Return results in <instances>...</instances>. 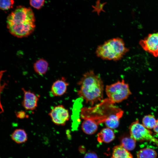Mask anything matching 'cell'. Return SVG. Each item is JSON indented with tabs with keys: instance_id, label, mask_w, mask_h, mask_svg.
Returning a JSON list of instances; mask_svg holds the SVG:
<instances>
[{
	"instance_id": "14",
	"label": "cell",
	"mask_w": 158,
	"mask_h": 158,
	"mask_svg": "<svg viewBox=\"0 0 158 158\" xmlns=\"http://www.w3.org/2000/svg\"><path fill=\"white\" fill-rule=\"evenodd\" d=\"M12 139L18 144H21L25 142L27 140V134L23 129H17L15 130L11 135Z\"/></svg>"
},
{
	"instance_id": "2",
	"label": "cell",
	"mask_w": 158,
	"mask_h": 158,
	"mask_svg": "<svg viewBox=\"0 0 158 158\" xmlns=\"http://www.w3.org/2000/svg\"><path fill=\"white\" fill-rule=\"evenodd\" d=\"M80 86L77 95L92 106L102 99L104 86L99 74L90 70L83 74L78 83Z\"/></svg>"
},
{
	"instance_id": "18",
	"label": "cell",
	"mask_w": 158,
	"mask_h": 158,
	"mask_svg": "<svg viewBox=\"0 0 158 158\" xmlns=\"http://www.w3.org/2000/svg\"><path fill=\"white\" fill-rule=\"evenodd\" d=\"M156 122L157 120L154 116L151 114L145 116L142 120V124L148 129H153Z\"/></svg>"
},
{
	"instance_id": "10",
	"label": "cell",
	"mask_w": 158,
	"mask_h": 158,
	"mask_svg": "<svg viewBox=\"0 0 158 158\" xmlns=\"http://www.w3.org/2000/svg\"><path fill=\"white\" fill-rule=\"evenodd\" d=\"M115 138V135L112 129L106 127L103 128L98 133L97 139L100 143H109Z\"/></svg>"
},
{
	"instance_id": "24",
	"label": "cell",
	"mask_w": 158,
	"mask_h": 158,
	"mask_svg": "<svg viewBox=\"0 0 158 158\" xmlns=\"http://www.w3.org/2000/svg\"><path fill=\"white\" fill-rule=\"evenodd\" d=\"M153 129L155 133L158 134V118L157 120L156 125Z\"/></svg>"
},
{
	"instance_id": "16",
	"label": "cell",
	"mask_w": 158,
	"mask_h": 158,
	"mask_svg": "<svg viewBox=\"0 0 158 158\" xmlns=\"http://www.w3.org/2000/svg\"><path fill=\"white\" fill-rule=\"evenodd\" d=\"M136 141L130 135H124L120 139L121 145L126 150H132L136 146Z\"/></svg>"
},
{
	"instance_id": "3",
	"label": "cell",
	"mask_w": 158,
	"mask_h": 158,
	"mask_svg": "<svg viewBox=\"0 0 158 158\" xmlns=\"http://www.w3.org/2000/svg\"><path fill=\"white\" fill-rule=\"evenodd\" d=\"M128 51L123 40L117 37L99 45L95 53L98 57L103 60L117 61L121 59Z\"/></svg>"
},
{
	"instance_id": "1",
	"label": "cell",
	"mask_w": 158,
	"mask_h": 158,
	"mask_svg": "<svg viewBox=\"0 0 158 158\" xmlns=\"http://www.w3.org/2000/svg\"><path fill=\"white\" fill-rule=\"evenodd\" d=\"M7 27L12 35L18 38L28 36L35 27V18L31 8L19 6L8 16Z\"/></svg>"
},
{
	"instance_id": "7",
	"label": "cell",
	"mask_w": 158,
	"mask_h": 158,
	"mask_svg": "<svg viewBox=\"0 0 158 158\" xmlns=\"http://www.w3.org/2000/svg\"><path fill=\"white\" fill-rule=\"evenodd\" d=\"M142 49L154 56H158V32L149 34L139 42Z\"/></svg>"
},
{
	"instance_id": "9",
	"label": "cell",
	"mask_w": 158,
	"mask_h": 158,
	"mask_svg": "<svg viewBox=\"0 0 158 158\" xmlns=\"http://www.w3.org/2000/svg\"><path fill=\"white\" fill-rule=\"evenodd\" d=\"M68 83L65 78L62 77L55 81L52 84L50 94L52 96H61L66 92Z\"/></svg>"
},
{
	"instance_id": "19",
	"label": "cell",
	"mask_w": 158,
	"mask_h": 158,
	"mask_svg": "<svg viewBox=\"0 0 158 158\" xmlns=\"http://www.w3.org/2000/svg\"><path fill=\"white\" fill-rule=\"evenodd\" d=\"M14 4L13 0H0V8L3 10H8L13 8Z\"/></svg>"
},
{
	"instance_id": "6",
	"label": "cell",
	"mask_w": 158,
	"mask_h": 158,
	"mask_svg": "<svg viewBox=\"0 0 158 158\" xmlns=\"http://www.w3.org/2000/svg\"><path fill=\"white\" fill-rule=\"evenodd\" d=\"M49 115L52 122L58 126L64 125L70 117L68 110L61 104L53 107Z\"/></svg>"
},
{
	"instance_id": "12",
	"label": "cell",
	"mask_w": 158,
	"mask_h": 158,
	"mask_svg": "<svg viewBox=\"0 0 158 158\" xmlns=\"http://www.w3.org/2000/svg\"><path fill=\"white\" fill-rule=\"evenodd\" d=\"M123 114V111L122 110L110 116L104 122L107 127L112 129L117 128L119 124L120 119Z\"/></svg>"
},
{
	"instance_id": "15",
	"label": "cell",
	"mask_w": 158,
	"mask_h": 158,
	"mask_svg": "<svg viewBox=\"0 0 158 158\" xmlns=\"http://www.w3.org/2000/svg\"><path fill=\"white\" fill-rule=\"evenodd\" d=\"M48 67V63L46 60L42 59L37 60L33 65L35 71L40 75H43L46 73Z\"/></svg>"
},
{
	"instance_id": "23",
	"label": "cell",
	"mask_w": 158,
	"mask_h": 158,
	"mask_svg": "<svg viewBox=\"0 0 158 158\" xmlns=\"http://www.w3.org/2000/svg\"><path fill=\"white\" fill-rule=\"evenodd\" d=\"M84 158H98L97 155L93 152H89L85 155Z\"/></svg>"
},
{
	"instance_id": "17",
	"label": "cell",
	"mask_w": 158,
	"mask_h": 158,
	"mask_svg": "<svg viewBox=\"0 0 158 158\" xmlns=\"http://www.w3.org/2000/svg\"><path fill=\"white\" fill-rule=\"evenodd\" d=\"M138 158H156L157 153L152 149L145 148L140 150L137 153Z\"/></svg>"
},
{
	"instance_id": "20",
	"label": "cell",
	"mask_w": 158,
	"mask_h": 158,
	"mask_svg": "<svg viewBox=\"0 0 158 158\" xmlns=\"http://www.w3.org/2000/svg\"><path fill=\"white\" fill-rule=\"evenodd\" d=\"M100 0H97L96 1V5L92 6V7L93 8L92 12H97V15L99 16L101 11L105 12V11L103 9V7L107 3V2H105L101 3L100 2Z\"/></svg>"
},
{
	"instance_id": "22",
	"label": "cell",
	"mask_w": 158,
	"mask_h": 158,
	"mask_svg": "<svg viewBox=\"0 0 158 158\" xmlns=\"http://www.w3.org/2000/svg\"><path fill=\"white\" fill-rule=\"evenodd\" d=\"M15 115L18 118L22 119L26 118L28 116L26 114L25 112L23 111H20L16 112Z\"/></svg>"
},
{
	"instance_id": "8",
	"label": "cell",
	"mask_w": 158,
	"mask_h": 158,
	"mask_svg": "<svg viewBox=\"0 0 158 158\" xmlns=\"http://www.w3.org/2000/svg\"><path fill=\"white\" fill-rule=\"evenodd\" d=\"M21 89L23 95L22 102L23 107L26 110H35L38 106V96L30 90H26L24 88Z\"/></svg>"
},
{
	"instance_id": "11",
	"label": "cell",
	"mask_w": 158,
	"mask_h": 158,
	"mask_svg": "<svg viewBox=\"0 0 158 158\" xmlns=\"http://www.w3.org/2000/svg\"><path fill=\"white\" fill-rule=\"evenodd\" d=\"M84 120L81 125V128L83 131L88 135L95 133L97 130L99 124L92 119H86Z\"/></svg>"
},
{
	"instance_id": "5",
	"label": "cell",
	"mask_w": 158,
	"mask_h": 158,
	"mask_svg": "<svg viewBox=\"0 0 158 158\" xmlns=\"http://www.w3.org/2000/svg\"><path fill=\"white\" fill-rule=\"evenodd\" d=\"M129 130L130 135L136 141L151 142L158 147V139L153 136L150 130L140 123L138 120L131 124Z\"/></svg>"
},
{
	"instance_id": "21",
	"label": "cell",
	"mask_w": 158,
	"mask_h": 158,
	"mask_svg": "<svg viewBox=\"0 0 158 158\" xmlns=\"http://www.w3.org/2000/svg\"><path fill=\"white\" fill-rule=\"evenodd\" d=\"M45 0H29L30 5L34 8L39 9L43 6Z\"/></svg>"
},
{
	"instance_id": "4",
	"label": "cell",
	"mask_w": 158,
	"mask_h": 158,
	"mask_svg": "<svg viewBox=\"0 0 158 158\" xmlns=\"http://www.w3.org/2000/svg\"><path fill=\"white\" fill-rule=\"evenodd\" d=\"M105 91L108 99L114 104L127 99L131 94L128 85L123 80L107 85Z\"/></svg>"
},
{
	"instance_id": "13",
	"label": "cell",
	"mask_w": 158,
	"mask_h": 158,
	"mask_svg": "<svg viewBox=\"0 0 158 158\" xmlns=\"http://www.w3.org/2000/svg\"><path fill=\"white\" fill-rule=\"evenodd\" d=\"M111 158H133L132 155L121 145L114 147Z\"/></svg>"
}]
</instances>
